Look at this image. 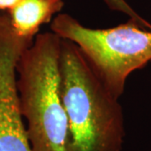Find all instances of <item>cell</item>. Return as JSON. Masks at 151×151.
Segmentation results:
<instances>
[{
    "mask_svg": "<svg viewBox=\"0 0 151 151\" xmlns=\"http://www.w3.org/2000/svg\"><path fill=\"white\" fill-rule=\"evenodd\" d=\"M50 29L80 48L108 90L119 99L130 74L151 62V30L131 19L116 27L92 29L61 14L53 19Z\"/></svg>",
    "mask_w": 151,
    "mask_h": 151,
    "instance_id": "3",
    "label": "cell"
},
{
    "mask_svg": "<svg viewBox=\"0 0 151 151\" xmlns=\"http://www.w3.org/2000/svg\"><path fill=\"white\" fill-rule=\"evenodd\" d=\"M0 151H32L17 91L0 86Z\"/></svg>",
    "mask_w": 151,
    "mask_h": 151,
    "instance_id": "4",
    "label": "cell"
},
{
    "mask_svg": "<svg viewBox=\"0 0 151 151\" xmlns=\"http://www.w3.org/2000/svg\"><path fill=\"white\" fill-rule=\"evenodd\" d=\"M22 0H0V11H9Z\"/></svg>",
    "mask_w": 151,
    "mask_h": 151,
    "instance_id": "7",
    "label": "cell"
},
{
    "mask_svg": "<svg viewBox=\"0 0 151 151\" xmlns=\"http://www.w3.org/2000/svg\"><path fill=\"white\" fill-rule=\"evenodd\" d=\"M104 2L110 8V9L123 13L128 15L129 17V19L138 24L139 26L151 30L150 23H149L144 18H142L139 14H137L134 9L125 0H104Z\"/></svg>",
    "mask_w": 151,
    "mask_h": 151,
    "instance_id": "6",
    "label": "cell"
},
{
    "mask_svg": "<svg viewBox=\"0 0 151 151\" xmlns=\"http://www.w3.org/2000/svg\"><path fill=\"white\" fill-rule=\"evenodd\" d=\"M150 63H151V62H150Z\"/></svg>",
    "mask_w": 151,
    "mask_h": 151,
    "instance_id": "8",
    "label": "cell"
},
{
    "mask_svg": "<svg viewBox=\"0 0 151 151\" xmlns=\"http://www.w3.org/2000/svg\"><path fill=\"white\" fill-rule=\"evenodd\" d=\"M61 38L39 34L17 62V89L32 151H67L69 126L60 86Z\"/></svg>",
    "mask_w": 151,
    "mask_h": 151,
    "instance_id": "2",
    "label": "cell"
},
{
    "mask_svg": "<svg viewBox=\"0 0 151 151\" xmlns=\"http://www.w3.org/2000/svg\"><path fill=\"white\" fill-rule=\"evenodd\" d=\"M64 0H22L9 12V19L19 36L34 39L40 26L61 10Z\"/></svg>",
    "mask_w": 151,
    "mask_h": 151,
    "instance_id": "5",
    "label": "cell"
},
{
    "mask_svg": "<svg viewBox=\"0 0 151 151\" xmlns=\"http://www.w3.org/2000/svg\"><path fill=\"white\" fill-rule=\"evenodd\" d=\"M60 93L69 141L67 151H122L123 108L75 43L61 39Z\"/></svg>",
    "mask_w": 151,
    "mask_h": 151,
    "instance_id": "1",
    "label": "cell"
}]
</instances>
